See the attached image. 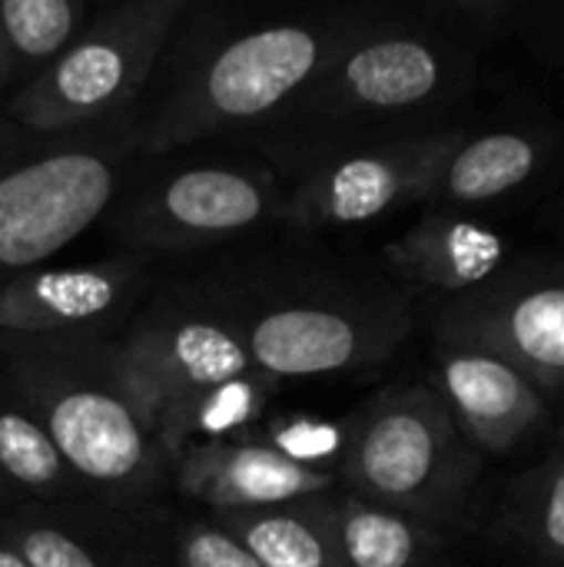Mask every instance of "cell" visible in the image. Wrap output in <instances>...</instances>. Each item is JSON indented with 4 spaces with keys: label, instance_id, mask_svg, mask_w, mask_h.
Instances as JSON below:
<instances>
[{
    "label": "cell",
    "instance_id": "obj_11",
    "mask_svg": "<svg viewBox=\"0 0 564 567\" xmlns=\"http://www.w3.org/2000/svg\"><path fill=\"white\" fill-rule=\"evenodd\" d=\"M276 209V183L246 163H193L153 179L120 216L136 249H196L249 233Z\"/></svg>",
    "mask_w": 564,
    "mask_h": 567
},
{
    "label": "cell",
    "instance_id": "obj_28",
    "mask_svg": "<svg viewBox=\"0 0 564 567\" xmlns=\"http://www.w3.org/2000/svg\"><path fill=\"white\" fill-rule=\"evenodd\" d=\"M3 93H7V90H3V80H0V96H3Z\"/></svg>",
    "mask_w": 564,
    "mask_h": 567
},
{
    "label": "cell",
    "instance_id": "obj_24",
    "mask_svg": "<svg viewBox=\"0 0 564 567\" xmlns=\"http://www.w3.org/2000/svg\"><path fill=\"white\" fill-rule=\"evenodd\" d=\"M173 567H263L216 522H186L173 542Z\"/></svg>",
    "mask_w": 564,
    "mask_h": 567
},
{
    "label": "cell",
    "instance_id": "obj_15",
    "mask_svg": "<svg viewBox=\"0 0 564 567\" xmlns=\"http://www.w3.org/2000/svg\"><path fill=\"white\" fill-rule=\"evenodd\" d=\"M509 252L512 243L495 226L469 213L429 209L412 229L382 249V259L406 282L455 299L502 272Z\"/></svg>",
    "mask_w": 564,
    "mask_h": 567
},
{
    "label": "cell",
    "instance_id": "obj_21",
    "mask_svg": "<svg viewBox=\"0 0 564 567\" xmlns=\"http://www.w3.org/2000/svg\"><path fill=\"white\" fill-rule=\"evenodd\" d=\"M495 535L529 567H564V449L512 482Z\"/></svg>",
    "mask_w": 564,
    "mask_h": 567
},
{
    "label": "cell",
    "instance_id": "obj_3",
    "mask_svg": "<svg viewBox=\"0 0 564 567\" xmlns=\"http://www.w3.org/2000/svg\"><path fill=\"white\" fill-rule=\"evenodd\" d=\"M485 458L465 442L432 385H392L349 425L342 488L435 532L455 528Z\"/></svg>",
    "mask_w": 564,
    "mask_h": 567
},
{
    "label": "cell",
    "instance_id": "obj_22",
    "mask_svg": "<svg viewBox=\"0 0 564 567\" xmlns=\"http://www.w3.org/2000/svg\"><path fill=\"white\" fill-rule=\"evenodd\" d=\"M90 23L80 0H0V80L3 90L30 83Z\"/></svg>",
    "mask_w": 564,
    "mask_h": 567
},
{
    "label": "cell",
    "instance_id": "obj_2",
    "mask_svg": "<svg viewBox=\"0 0 564 567\" xmlns=\"http://www.w3.org/2000/svg\"><path fill=\"white\" fill-rule=\"evenodd\" d=\"M130 379L146 395L170 465L189 445L256 429L273 382L253 365L236 322L153 309L116 339Z\"/></svg>",
    "mask_w": 564,
    "mask_h": 567
},
{
    "label": "cell",
    "instance_id": "obj_26",
    "mask_svg": "<svg viewBox=\"0 0 564 567\" xmlns=\"http://www.w3.org/2000/svg\"><path fill=\"white\" fill-rule=\"evenodd\" d=\"M558 449H564V419L562 425H558Z\"/></svg>",
    "mask_w": 564,
    "mask_h": 567
},
{
    "label": "cell",
    "instance_id": "obj_1",
    "mask_svg": "<svg viewBox=\"0 0 564 567\" xmlns=\"http://www.w3.org/2000/svg\"><path fill=\"white\" fill-rule=\"evenodd\" d=\"M7 382L37 412L73 478L103 508H133L173 475L146 395L110 332L3 342Z\"/></svg>",
    "mask_w": 564,
    "mask_h": 567
},
{
    "label": "cell",
    "instance_id": "obj_20",
    "mask_svg": "<svg viewBox=\"0 0 564 567\" xmlns=\"http://www.w3.org/2000/svg\"><path fill=\"white\" fill-rule=\"evenodd\" d=\"M329 498L253 515H213V522L263 567H346L332 532Z\"/></svg>",
    "mask_w": 564,
    "mask_h": 567
},
{
    "label": "cell",
    "instance_id": "obj_23",
    "mask_svg": "<svg viewBox=\"0 0 564 567\" xmlns=\"http://www.w3.org/2000/svg\"><path fill=\"white\" fill-rule=\"evenodd\" d=\"M273 449H279L286 458L316 468L332 472L342 478L346 445H349V425L322 422V419H286L269 425V432H259Z\"/></svg>",
    "mask_w": 564,
    "mask_h": 567
},
{
    "label": "cell",
    "instance_id": "obj_4",
    "mask_svg": "<svg viewBox=\"0 0 564 567\" xmlns=\"http://www.w3.org/2000/svg\"><path fill=\"white\" fill-rule=\"evenodd\" d=\"M356 27L352 20H279L226 40L180 80L150 123L146 146L170 150L293 110Z\"/></svg>",
    "mask_w": 564,
    "mask_h": 567
},
{
    "label": "cell",
    "instance_id": "obj_14",
    "mask_svg": "<svg viewBox=\"0 0 564 567\" xmlns=\"http://www.w3.org/2000/svg\"><path fill=\"white\" fill-rule=\"evenodd\" d=\"M432 392L482 458L512 455L548 429V392L505 359L472 346L435 342Z\"/></svg>",
    "mask_w": 564,
    "mask_h": 567
},
{
    "label": "cell",
    "instance_id": "obj_27",
    "mask_svg": "<svg viewBox=\"0 0 564 567\" xmlns=\"http://www.w3.org/2000/svg\"><path fill=\"white\" fill-rule=\"evenodd\" d=\"M7 508H10V502H7V498H3V492H0V515H3Z\"/></svg>",
    "mask_w": 564,
    "mask_h": 567
},
{
    "label": "cell",
    "instance_id": "obj_6",
    "mask_svg": "<svg viewBox=\"0 0 564 567\" xmlns=\"http://www.w3.org/2000/svg\"><path fill=\"white\" fill-rule=\"evenodd\" d=\"M469 83L459 43L429 27H356L293 113L312 123H386L425 113Z\"/></svg>",
    "mask_w": 564,
    "mask_h": 567
},
{
    "label": "cell",
    "instance_id": "obj_5",
    "mask_svg": "<svg viewBox=\"0 0 564 567\" xmlns=\"http://www.w3.org/2000/svg\"><path fill=\"white\" fill-rule=\"evenodd\" d=\"M186 0H130L90 20L80 37L10 96L30 133H66L130 106L146 86Z\"/></svg>",
    "mask_w": 564,
    "mask_h": 567
},
{
    "label": "cell",
    "instance_id": "obj_18",
    "mask_svg": "<svg viewBox=\"0 0 564 567\" xmlns=\"http://www.w3.org/2000/svg\"><path fill=\"white\" fill-rule=\"evenodd\" d=\"M0 492L10 505L86 508L93 502L7 379H0Z\"/></svg>",
    "mask_w": 564,
    "mask_h": 567
},
{
    "label": "cell",
    "instance_id": "obj_12",
    "mask_svg": "<svg viewBox=\"0 0 564 567\" xmlns=\"http://www.w3.org/2000/svg\"><path fill=\"white\" fill-rule=\"evenodd\" d=\"M143 272L140 256H113L10 276L0 286V346L110 332V322L136 299Z\"/></svg>",
    "mask_w": 564,
    "mask_h": 567
},
{
    "label": "cell",
    "instance_id": "obj_13",
    "mask_svg": "<svg viewBox=\"0 0 564 567\" xmlns=\"http://www.w3.org/2000/svg\"><path fill=\"white\" fill-rule=\"evenodd\" d=\"M170 478L183 495L203 502L213 515L273 512L312 498H329L342 488L339 475L316 472L286 458L256 429L236 439L183 449L173 458Z\"/></svg>",
    "mask_w": 564,
    "mask_h": 567
},
{
    "label": "cell",
    "instance_id": "obj_19",
    "mask_svg": "<svg viewBox=\"0 0 564 567\" xmlns=\"http://www.w3.org/2000/svg\"><path fill=\"white\" fill-rule=\"evenodd\" d=\"M329 508L346 567H442L445 532L372 505L346 488L329 498Z\"/></svg>",
    "mask_w": 564,
    "mask_h": 567
},
{
    "label": "cell",
    "instance_id": "obj_10",
    "mask_svg": "<svg viewBox=\"0 0 564 567\" xmlns=\"http://www.w3.org/2000/svg\"><path fill=\"white\" fill-rule=\"evenodd\" d=\"M253 365L269 379H316L366 369L399 349L409 309L379 302H279L239 322Z\"/></svg>",
    "mask_w": 564,
    "mask_h": 567
},
{
    "label": "cell",
    "instance_id": "obj_7",
    "mask_svg": "<svg viewBox=\"0 0 564 567\" xmlns=\"http://www.w3.org/2000/svg\"><path fill=\"white\" fill-rule=\"evenodd\" d=\"M435 342L492 352L548 395L564 389V256L509 262L449 299L435 316Z\"/></svg>",
    "mask_w": 564,
    "mask_h": 567
},
{
    "label": "cell",
    "instance_id": "obj_9",
    "mask_svg": "<svg viewBox=\"0 0 564 567\" xmlns=\"http://www.w3.org/2000/svg\"><path fill=\"white\" fill-rule=\"evenodd\" d=\"M462 136L465 130L459 126H439L316 156L286 216L312 229L359 226L409 203H425L442 163Z\"/></svg>",
    "mask_w": 564,
    "mask_h": 567
},
{
    "label": "cell",
    "instance_id": "obj_16",
    "mask_svg": "<svg viewBox=\"0 0 564 567\" xmlns=\"http://www.w3.org/2000/svg\"><path fill=\"white\" fill-rule=\"evenodd\" d=\"M3 522L30 567H173L120 528L110 508L10 505Z\"/></svg>",
    "mask_w": 564,
    "mask_h": 567
},
{
    "label": "cell",
    "instance_id": "obj_17",
    "mask_svg": "<svg viewBox=\"0 0 564 567\" xmlns=\"http://www.w3.org/2000/svg\"><path fill=\"white\" fill-rule=\"evenodd\" d=\"M555 146L552 130H489L462 136L442 163L429 199L432 209L469 213L522 193L548 163Z\"/></svg>",
    "mask_w": 564,
    "mask_h": 567
},
{
    "label": "cell",
    "instance_id": "obj_25",
    "mask_svg": "<svg viewBox=\"0 0 564 567\" xmlns=\"http://www.w3.org/2000/svg\"><path fill=\"white\" fill-rule=\"evenodd\" d=\"M7 512L0 515V567H30L27 565V558L20 555V548H17V542L10 538V532H7Z\"/></svg>",
    "mask_w": 564,
    "mask_h": 567
},
{
    "label": "cell",
    "instance_id": "obj_29",
    "mask_svg": "<svg viewBox=\"0 0 564 567\" xmlns=\"http://www.w3.org/2000/svg\"><path fill=\"white\" fill-rule=\"evenodd\" d=\"M0 150H3V133H0Z\"/></svg>",
    "mask_w": 564,
    "mask_h": 567
},
{
    "label": "cell",
    "instance_id": "obj_8",
    "mask_svg": "<svg viewBox=\"0 0 564 567\" xmlns=\"http://www.w3.org/2000/svg\"><path fill=\"white\" fill-rule=\"evenodd\" d=\"M120 153L63 146L0 166V272H27L103 216L120 183Z\"/></svg>",
    "mask_w": 564,
    "mask_h": 567
}]
</instances>
